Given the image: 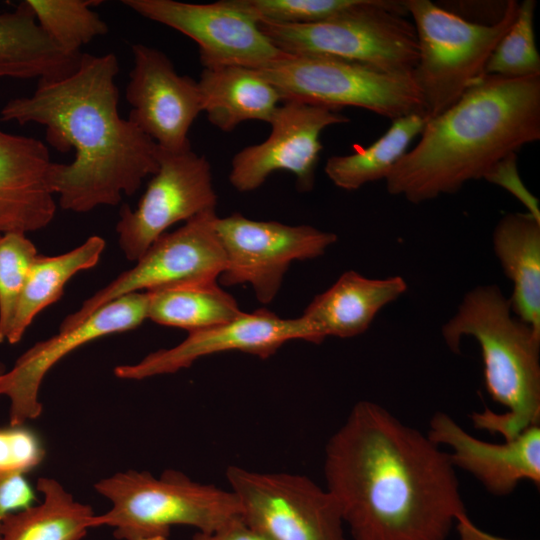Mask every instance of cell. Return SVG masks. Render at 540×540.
<instances>
[{
  "label": "cell",
  "mask_w": 540,
  "mask_h": 540,
  "mask_svg": "<svg viewBox=\"0 0 540 540\" xmlns=\"http://www.w3.org/2000/svg\"><path fill=\"white\" fill-rule=\"evenodd\" d=\"M353 540H447L467 513L449 454L378 403H356L324 454Z\"/></svg>",
  "instance_id": "6da1fadb"
},
{
  "label": "cell",
  "mask_w": 540,
  "mask_h": 540,
  "mask_svg": "<svg viewBox=\"0 0 540 540\" xmlns=\"http://www.w3.org/2000/svg\"><path fill=\"white\" fill-rule=\"evenodd\" d=\"M114 53H83L77 69L55 80H40L32 95L9 100L1 121L45 126L48 143L74 160L54 163L52 184L60 207L86 213L115 206L158 169L157 144L118 111Z\"/></svg>",
  "instance_id": "7a4b0ae2"
},
{
  "label": "cell",
  "mask_w": 540,
  "mask_h": 540,
  "mask_svg": "<svg viewBox=\"0 0 540 540\" xmlns=\"http://www.w3.org/2000/svg\"><path fill=\"white\" fill-rule=\"evenodd\" d=\"M540 139V76H484L452 107L427 119L418 143L385 179L413 204L458 192Z\"/></svg>",
  "instance_id": "3957f363"
},
{
  "label": "cell",
  "mask_w": 540,
  "mask_h": 540,
  "mask_svg": "<svg viewBox=\"0 0 540 540\" xmlns=\"http://www.w3.org/2000/svg\"><path fill=\"white\" fill-rule=\"evenodd\" d=\"M441 334L454 353L460 352L463 337L478 342L486 390L507 408L502 414L488 408L472 413L477 429L508 441L540 423V333L513 314L498 285H478L465 293Z\"/></svg>",
  "instance_id": "277c9868"
},
{
  "label": "cell",
  "mask_w": 540,
  "mask_h": 540,
  "mask_svg": "<svg viewBox=\"0 0 540 540\" xmlns=\"http://www.w3.org/2000/svg\"><path fill=\"white\" fill-rule=\"evenodd\" d=\"M94 489L111 504L97 515V527L112 528L119 540L169 536L176 525L211 532L241 517L230 490L194 481L174 469L159 476L135 469L119 471L97 481Z\"/></svg>",
  "instance_id": "5b68a950"
},
{
  "label": "cell",
  "mask_w": 540,
  "mask_h": 540,
  "mask_svg": "<svg viewBox=\"0 0 540 540\" xmlns=\"http://www.w3.org/2000/svg\"><path fill=\"white\" fill-rule=\"evenodd\" d=\"M404 3L418 42L413 77L430 119L452 107L485 76L488 59L513 23L519 3L506 1L503 15L490 24L468 21L429 0Z\"/></svg>",
  "instance_id": "8992f818"
},
{
  "label": "cell",
  "mask_w": 540,
  "mask_h": 540,
  "mask_svg": "<svg viewBox=\"0 0 540 540\" xmlns=\"http://www.w3.org/2000/svg\"><path fill=\"white\" fill-rule=\"evenodd\" d=\"M404 1L361 0L330 19L299 25L258 22L283 53L338 58L390 74H413L418 42L413 23L404 18Z\"/></svg>",
  "instance_id": "52a82bcc"
},
{
  "label": "cell",
  "mask_w": 540,
  "mask_h": 540,
  "mask_svg": "<svg viewBox=\"0 0 540 540\" xmlns=\"http://www.w3.org/2000/svg\"><path fill=\"white\" fill-rule=\"evenodd\" d=\"M258 69L283 102L333 110L358 107L391 120L412 113L425 115L413 74H390L329 56L287 53Z\"/></svg>",
  "instance_id": "ba28073f"
},
{
  "label": "cell",
  "mask_w": 540,
  "mask_h": 540,
  "mask_svg": "<svg viewBox=\"0 0 540 540\" xmlns=\"http://www.w3.org/2000/svg\"><path fill=\"white\" fill-rule=\"evenodd\" d=\"M226 478L242 519L270 540H347L336 499L310 478L237 465Z\"/></svg>",
  "instance_id": "9c48e42d"
},
{
  "label": "cell",
  "mask_w": 540,
  "mask_h": 540,
  "mask_svg": "<svg viewBox=\"0 0 540 540\" xmlns=\"http://www.w3.org/2000/svg\"><path fill=\"white\" fill-rule=\"evenodd\" d=\"M215 229L225 256L220 283L250 284L263 304L276 297L293 261L315 259L337 241L336 234L313 226L252 220L240 213L217 216Z\"/></svg>",
  "instance_id": "30bf717a"
},
{
  "label": "cell",
  "mask_w": 540,
  "mask_h": 540,
  "mask_svg": "<svg viewBox=\"0 0 540 540\" xmlns=\"http://www.w3.org/2000/svg\"><path fill=\"white\" fill-rule=\"evenodd\" d=\"M216 211L187 220L173 232L162 234L127 271L86 299L67 315L59 331L71 329L108 302L126 294L190 282L217 280L225 256L216 229Z\"/></svg>",
  "instance_id": "8fae6325"
},
{
  "label": "cell",
  "mask_w": 540,
  "mask_h": 540,
  "mask_svg": "<svg viewBox=\"0 0 540 540\" xmlns=\"http://www.w3.org/2000/svg\"><path fill=\"white\" fill-rule=\"evenodd\" d=\"M211 166L192 149L169 152L159 148L158 169L138 206L120 209L116 225L119 246L125 257L136 262L172 225L215 210Z\"/></svg>",
  "instance_id": "7c38bea8"
},
{
  "label": "cell",
  "mask_w": 540,
  "mask_h": 540,
  "mask_svg": "<svg viewBox=\"0 0 540 540\" xmlns=\"http://www.w3.org/2000/svg\"><path fill=\"white\" fill-rule=\"evenodd\" d=\"M123 4L194 40L203 67L243 65L262 68L283 54L262 32L258 22L229 0L208 4L124 0Z\"/></svg>",
  "instance_id": "4fadbf2b"
},
{
  "label": "cell",
  "mask_w": 540,
  "mask_h": 540,
  "mask_svg": "<svg viewBox=\"0 0 540 540\" xmlns=\"http://www.w3.org/2000/svg\"><path fill=\"white\" fill-rule=\"evenodd\" d=\"M349 118L337 110L296 101L282 102L269 123V136L247 146L231 161L230 184L239 192L258 189L276 171L293 174L300 191H310L323 149L320 136Z\"/></svg>",
  "instance_id": "5bb4252c"
},
{
  "label": "cell",
  "mask_w": 540,
  "mask_h": 540,
  "mask_svg": "<svg viewBox=\"0 0 540 540\" xmlns=\"http://www.w3.org/2000/svg\"><path fill=\"white\" fill-rule=\"evenodd\" d=\"M148 304L147 291L123 295L77 326L39 341L21 354L0 378V396L9 400V424L25 425L41 415L42 382L61 359L98 338L137 328L147 318Z\"/></svg>",
  "instance_id": "9a60e30c"
},
{
  "label": "cell",
  "mask_w": 540,
  "mask_h": 540,
  "mask_svg": "<svg viewBox=\"0 0 540 540\" xmlns=\"http://www.w3.org/2000/svg\"><path fill=\"white\" fill-rule=\"evenodd\" d=\"M292 340L320 343L302 315L285 319L261 308L251 313L243 312L232 321L188 333L183 341L171 348L151 352L134 364L116 366L114 375L123 380L138 381L173 374L202 357L229 351H241L264 359Z\"/></svg>",
  "instance_id": "2e32d148"
},
{
  "label": "cell",
  "mask_w": 540,
  "mask_h": 540,
  "mask_svg": "<svg viewBox=\"0 0 540 540\" xmlns=\"http://www.w3.org/2000/svg\"><path fill=\"white\" fill-rule=\"evenodd\" d=\"M134 65L126 88L131 105L128 119L169 152L191 149L190 128L202 112L197 81L180 75L162 51L132 45Z\"/></svg>",
  "instance_id": "e0dca14e"
},
{
  "label": "cell",
  "mask_w": 540,
  "mask_h": 540,
  "mask_svg": "<svg viewBox=\"0 0 540 540\" xmlns=\"http://www.w3.org/2000/svg\"><path fill=\"white\" fill-rule=\"evenodd\" d=\"M427 436L438 446H449L453 466L472 474L495 496L511 494L523 480L540 486L539 424L495 444L477 439L451 416L437 412L430 420Z\"/></svg>",
  "instance_id": "ac0fdd59"
},
{
  "label": "cell",
  "mask_w": 540,
  "mask_h": 540,
  "mask_svg": "<svg viewBox=\"0 0 540 540\" xmlns=\"http://www.w3.org/2000/svg\"><path fill=\"white\" fill-rule=\"evenodd\" d=\"M54 163L42 141L0 129V235L27 234L52 222Z\"/></svg>",
  "instance_id": "d6986e66"
},
{
  "label": "cell",
  "mask_w": 540,
  "mask_h": 540,
  "mask_svg": "<svg viewBox=\"0 0 540 540\" xmlns=\"http://www.w3.org/2000/svg\"><path fill=\"white\" fill-rule=\"evenodd\" d=\"M401 276L368 278L349 270L309 303L302 316L321 343L326 337L350 338L364 333L386 305L407 290Z\"/></svg>",
  "instance_id": "ffe728a7"
},
{
  "label": "cell",
  "mask_w": 540,
  "mask_h": 540,
  "mask_svg": "<svg viewBox=\"0 0 540 540\" xmlns=\"http://www.w3.org/2000/svg\"><path fill=\"white\" fill-rule=\"evenodd\" d=\"M202 112L224 132L244 121L270 123L282 97L258 68L243 65L204 67L197 81Z\"/></svg>",
  "instance_id": "44dd1931"
},
{
  "label": "cell",
  "mask_w": 540,
  "mask_h": 540,
  "mask_svg": "<svg viewBox=\"0 0 540 540\" xmlns=\"http://www.w3.org/2000/svg\"><path fill=\"white\" fill-rule=\"evenodd\" d=\"M492 245L513 289V314L540 333V220L530 213H508L496 224Z\"/></svg>",
  "instance_id": "7402d4cb"
},
{
  "label": "cell",
  "mask_w": 540,
  "mask_h": 540,
  "mask_svg": "<svg viewBox=\"0 0 540 540\" xmlns=\"http://www.w3.org/2000/svg\"><path fill=\"white\" fill-rule=\"evenodd\" d=\"M81 54H70L37 24L26 3L0 10V78L55 80L73 73Z\"/></svg>",
  "instance_id": "603a6c76"
},
{
  "label": "cell",
  "mask_w": 540,
  "mask_h": 540,
  "mask_svg": "<svg viewBox=\"0 0 540 540\" xmlns=\"http://www.w3.org/2000/svg\"><path fill=\"white\" fill-rule=\"evenodd\" d=\"M36 490L41 500L7 516L0 540H82L97 527L93 508L56 479L39 478Z\"/></svg>",
  "instance_id": "cb8c5ba5"
},
{
  "label": "cell",
  "mask_w": 540,
  "mask_h": 540,
  "mask_svg": "<svg viewBox=\"0 0 540 540\" xmlns=\"http://www.w3.org/2000/svg\"><path fill=\"white\" fill-rule=\"evenodd\" d=\"M104 248V239L94 235L63 254H39L19 299L6 342L16 344L21 341L33 319L61 298L66 283L76 273L93 268Z\"/></svg>",
  "instance_id": "d4e9b609"
},
{
  "label": "cell",
  "mask_w": 540,
  "mask_h": 540,
  "mask_svg": "<svg viewBox=\"0 0 540 540\" xmlns=\"http://www.w3.org/2000/svg\"><path fill=\"white\" fill-rule=\"evenodd\" d=\"M147 292V318L188 333L232 321L243 313L235 298L223 290L217 280L183 283Z\"/></svg>",
  "instance_id": "484cf974"
},
{
  "label": "cell",
  "mask_w": 540,
  "mask_h": 540,
  "mask_svg": "<svg viewBox=\"0 0 540 540\" xmlns=\"http://www.w3.org/2000/svg\"><path fill=\"white\" fill-rule=\"evenodd\" d=\"M426 121V116L420 113L392 120L388 130L371 145L356 146L351 154L328 158L325 174L335 186L347 191L385 180L413 139L421 134Z\"/></svg>",
  "instance_id": "4316f807"
},
{
  "label": "cell",
  "mask_w": 540,
  "mask_h": 540,
  "mask_svg": "<svg viewBox=\"0 0 540 540\" xmlns=\"http://www.w3.org/2000/svg\"><path fill=\"white\" fill-rule=\"evenodd\" d=\"M37 24L60 48L70 54H81L80 48L109 28L91 7L95 0H26Z\"/></svg>",
  "instance_id": "83f0119b"
},
{
  "label": "cell",
  "mask_w": 540,
  "mask_h": 540,
  "mask_svg": "<svg viewBox=\"0 0 540 540\" xmlns=\"http://www.w3.org/2000/svg\"><path fill=\"white\" fill-rule=\"evenodd\" d=\"M535 8L534 0H524L518 4L513 23L488 59L485 76H540V56L533 27Z\"/></svg>",
  "instance_id": "f1b7e54d"
},
{
  "label": "cell",
  "mask_w": 540,
  "mask_h": 540,
  "mask_svg": "<svg viewBox=\"0 0 540 540\" xmlns=\"http://www.w3.org/2000/svg\"><path fill=\"white\" fill-rule=\"evenodd\" d=\"M38 255L26 233L0 235V344L7 340L19 299Z\"/></svg>",
  "instance_id": "f546056e"
},
{
  "label": "cell",
  "mask_w": 540,
  "mask_h": 540,
  "mask_svg": "<svg viewBox=\"0 0 540 540\" xmlns=\"http://www.w3.org/2000/svg\"><path fill=\"white\" fill-rule=\"evenodd\" d=\"M257 22L299 25L321 22L357 6L361 0H229Z\"/></svg>",
  "instance_id": "4dcf8cb0"
},
{
  "label": "cell",
  "mask_w": 540,
  "mask_h": 540,
  "mask_svg": "<svg viewBox=\"0 0 540 540\" xmlns=\"http://www.w3.org/2000/svg\"><path fill=\"white\" fill-rule=\"evenodd\" d=\"M44 457V446L32 429L25 425L0 428V473L25 475Z\"/></svg>",
  "instance_id": "1f68e13d"
},
{
  "label": "cell",
  "mask_w": 540,
  "mask_h": 540,
  "mask_svg": "<svg viewBox=\"0 0 540 540\" xmlns=\"http://www.w3.org/2000/svg\"><path fill=\"white\" fill-rule=\"evenodd\" d=\"M34 501L35 492L25 475L0 473V537L7 516Z\"/></svg>",
  "instance_id": "d6a6232c"
},
{
  "label": "cell",
  "mask_w": 540,
  "mask_h": 540,
  "mask_svg": "<svg viewBox=\"0 0 540 540\" xmlns=\"http://www.w3.org/2000/svg\"><path fill=\"white\" fill-rule=\"evenodd\" d=\"M485 179L510 191L527 206L528 213L540 220L537 200L527 191L518 175L516 168V154L505 158L497 164Z\"/></svg>",
  "instance_id": "836d02e7"
},
{
  "label": "cell",
  "mask_w": 540,
  "mask_h": 540,
  "mask_svg": "<svg viewBox=\"0 0 540 540\" xmlns=\"http://www.w3.org/2000/svg\"><path fill=\"white\" fill-rule=\"evenodd\" d=\"M188 540H270L248 525L242 517L211 532H196Z\"/></svg>",
  "instance_id": "e575fe53"
},
{
  "label": "cell",
  "mask_w": 540,
  "mask_h": 540,
  "mask_svg": "<svg viewBox=\"0 0 540 540\" xmlns=\"http://www.w3.org/2000/svg\"><path fill=\"white\" fill-rule=\"evenodd\" d=\"M454 527L460 540H511L482 530L472 522L467 513L457 517Z\"/></svg>",
  "instance_id": "d590c367"
},
{
  "label": "cell",
  "mask_w": 540,
  "mask_h": 540,
  "mask_svg": "<svg viewBox=\"0 0 540 540\" xmlns=\"http://www.w3.org/2000/svg\"><path fill=\"white\" fill-rule=\"evenodd\" d=\"M7 368L5 365L0 361V378L1 376L6 372Z\"/></svg>",
  "instance_id": "8d00e7d4"
},
{
  "label": "cell",
  "mask_w": 540,
  "mask_h": 540,
  "mask_svg": "<svg viewBox=\"0 0 540 540\" xmlns=\"http://www.w3.org/2000/svg\"><path fill=\"white\" fill-rule=\"evenodd\" d=\"M150 540H169V536H159V537L152 538Z\"/></svg>",
  "instance_id": "74e56055"
}]
</instances>
